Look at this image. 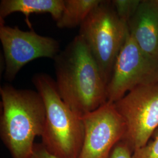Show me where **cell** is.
Returning <instances> with one entry per match:
<instances>
[{"label": "cell", "instance_id": "cell-1", "mask_svg": "<svg viewBox=\"0 0 158 158\" xmlns=\"http://www.w3.org/2000/svg\"><path fill=\"white\" fill-rule=\"evenodd\" d=\"M53 60L57 93L74 113L82 117L107 102V85L79 35Z\"/></svg>", "mask_w": 158, "mask_h": 158}, {"label": "cell", "instance_id": "cell-2", "mask_svg": "<svg viewBox=\"0 0 158 158\" xmlns=\"http://www.w3.org/2000/svg\"><path fill=\"white\" fill-rule=\"evenodd\" d=\"M2 113L0 137L12 158H31L35 139L42 135L46 108L37 91L0 87Z\"/></svg>", "mask_w": 158, "mask_h": 158}, {"label": "cell", "instance_id": "cell-3", "mask_svg": "<svg viewBox=\"0 0 158 158\" xmlns=\"http://www.w3.org/2000/svg\"><path fill=\"white\" fill-rule=\"evenodd\" d=\"M46 108L42 145L51 155L60 158H79L84 138L82 118L63 102L57 93L55 80L45 73L32 78Z\"/></svg>", "mask_w": 158, "mask_h": 158}, {"label": "cell", "instance_id": "cell-4", "mask_svg": "<svg viewBox=\"0 0 158 158\" xmlns=\"http://www.w3.org/2000/svg\"><path fill=\"white\" fill-rule=\"evenodd\" d=\"M128 33L127 23L119 17L111 1H102L80 27L79 35L90 51L107 85Z\"/></svg>", "mask_w": 158, "mask_h": 158}, {"label": "cell", "instance_id": "cell-5", "mask_svg": "<svg viewBox=\"0 0 158 158\" xmlns=\"http://www.w3.org/2000/svg\"><path fill=\"white\" fill-rule=\"evenodd\" d=\"M114 105L125 125L121 141L133 153L147 145L158 127V82L136 87Z\"/></svg>", "mask_w": 158, "mask_h": 158}, {"label": "cell", "instance_id": "cell-6", "mask_svg": "<svg viewBox=\"0 0 158 158\" xmlns=\"http://www.w3.org/2000/svg\"><path fill=\"white\" fill-rule=\"evenodd\" d=\"M157 82L158 60L142 51L128 33L107 85V102L114 103L138 87Z\"/></svg>", "mask_w": 158, "mask_h": 158}, {"label": "cell", "instance_id": "cell-7", "mask_svg": "<svg viewBox=\"0 0 158 158\" xmlns=\"http://www.w3.org/2000/svg\"><path fill=\"white\" fill-rule=\"evenodd\" d=\"M0 40L5 60V79L12 81L27 63L41 57L54 59L60 52L59 42L33 29L21 30L0 20Z\"/></svg>", "mask_w": 158, "mask_h": 158}, {"label": "cell", "instance_id": "cell-8", "mask_svg": "<svg viewBox=\"0 0 158 158\" xmlns=\"http://www.w3.org/2000/svg\"><path fill=\"white\" fill-rule=\"evenodd\" d=\"M81 118L85 138L79 158H110L125 132L124 121L114 103L107 102Z\"/></svg>", "mask_w": 158, "mask_h": 158}, {"label": "cell", "instance_id": "cell-9", "mask_svg": "<svg viewBox=\"0 0 158 158\" xmlns=\"http://www.w3.org/2000/svg\"><path fill=\"white\" fill-rule=\"evenodd\" d=\"M127 25L142 51L158 60V0H141Z\"/></svg>", "mask_w": 158, "mask_h": 158}, {"label": "cell", "instance_id": "cell-10", "mask_svg": "<svg viewBox=\"0 0 158 158\" xmlns=\"http://www.w3.org/2000/svg\"><path fill=\"white\" fill-rule=\"evenodd\" d=\"M64 0H1L0 20L14 12H21L25 17L26 23L32 29L29 17L32 14H50L57 22L62 16Z\"/></svg>", "mask_w": 158, "mask_h": 158}, {"label": "cell", "instance_id": "cell-11", "mask_svg": "<svg viewBox=\"0 0 158 158\" xmlns=\"http://www.w3.org/2000/svg\"><path fill=\"white\" fill-rule=\"evenodd\" d=\"M102 0H64L62 16L56 22L59 28H73L84 23Z\"/></svg>", "mask_w": 158, "mask_h": 158}, {"label": "cell", "instance_id": "cell-12", "mask_svg": "<svg viewBox=\"0 0 158 158\" xmlns=\"http://www.w3.org/2000/svg\"><path fill=\"white\" fill-rule=\"evenodd\" d=\"M141 0H113V6L119 17L125 23H128L132 17Z\"/></svg>", "mask_w": 158, "mask_h": 158}, {"label": "cell", "instance_id": "cell-13", "mask_svg": "<svg viewBox=\"0 0 158 158\" xmlns=\"http://www.w3.org/2000/svg\"><path fill=\"white\" fill-rule=\"evenodd\" d=\"M154 139L134 151L132 158H158V131L154 132Z\"/></svg>", "mask_w": 158, "mask_h": 158}, {"label": "cell", "instance_id": "cell-14", "mask_svg": "<svg viewBox=\"0 0 158 158\" xmlns=\"http://www.w3.org/2000/svg\"><path fill=\"white\" fill-rule=\"evenodd\" d=\"M132 152L128 146L121 141L113 148L110 158H132Z\"/></svg>", "mask_w": 158, "mask_h": 158}, {"label": "cell", "instance_id": "cell-15", "mask_svg": "<svg viewBox=\"0 0 158 158\" xmlns=\"http://www.w3.org/2000/svg\"><path fill=\"white\" fill-rule=\"evenodd\" d=\"M31 158H60L51 155L45 149L42 143H35L34 152Z\"/></svg>", "mask_w": 158, "mask_h": 158}]
</instances>
